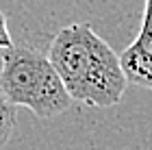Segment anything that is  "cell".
<instances>
[{
  "label": "cell",
  "mask_w": 152,
  "mask_h": 150,
  "mask_svg": "<svg viewBox=\"0 0 152 150\" xmlns=\"http://www.w3.org/2000/svg\"><path fill=\"white\" fill-rule=\"evenodd\" d=\"M9 46H13V39L7 29V15L0 11V48H9Z\"/></svg>",
  "instance_id": "obj_5"
},
{
  "label": "cell",
  "mask_w": 152,
  "mask_h": 150,
  "mask_svg": "<svg viewBox=\"0 0 152 150\" xmlns=\"http://www.w3.org/2000/svg\"><path fill=\"white\" fill-rule=\"evenodd\" d=\"M120 63L128 83L152 89V0H146L139 35L120 54Z\"/></svg>",
  "instance_id": "obj_3"
},
{
  "label": "cell",
  "mask_w": 152,
  "mask_h": 150,
  "mask_svg": "<svg viewBox=\"0 0 152 150\" xmlns=\"http://www.w3.org/2000/svg\"><path fill=\"white\" fill-rule=\"evenodd\" d=\"M15 105H11L7 96L0 89V148L9 144V139L13 137L15 133V126H18V111H15Z\"/></svg>",
  "instance_id": "obj_4"
},
{
  "label": "cell",
  "mask_w": 152,
  "mask_h": 150,
  "mask_svg": "<svg viewBox=\"0 0 152 150\" xmlns=\"http://www.w3.org/2000/svg\"><path fill=\"white\" fill-rule=\"evenodd\" d=\"M48 59L59 72L72 100L89 107H113L122 100L128 78L120 54L87 22L67 24L54 35Z\"/></svg>",
  "instance_id": "obj_1"
},
{
  "label": "cell",
  "mask_w": 152,
  "mask_h": 150,
  "mask_svg": "<svg viewBox=\"0 0 152 150\" xmlns=\"http://www.w3.org/2000/svg\"><path fill=\"white\" fill-rule=\"evenodd\" d=\"M0 54H2V48H0Z\"/></svg>",
  "instance_id": "obj_6"
},
{
  "label": "cell",
  "mask_w": 152,
  "mask_h": 150,
  "mask_svg": "<svg viewBox=\"0 0 152 150\" xmlns=\"http://www.w3.org/2000/svg\"><path fill=\"white\" fill-rule=\"evenodd\" d=\"M0 89L15 107L31 109L37 118H54L72 105L59 72L44 52L31 46H9L0 54Z\"/></svg>",
  "instance_id": "obj_2"
}]
</instances>
